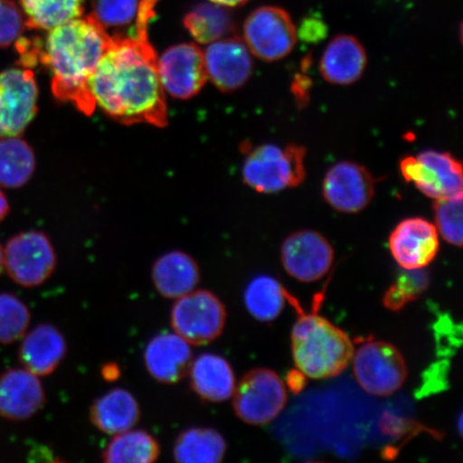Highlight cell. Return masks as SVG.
Segmentation results:
<instances>
[{"mask_svg":"<svg viewBox=\"0 0 463 463\" xmlns=\"http://www.w3.org/2000/svg\"><path fill=\"white\" fill-rule=\"evenodd\" d=\"M46 402L39 376L27 369H9L0 374V418L24 421L42 411Z\"/></svg>","mask_w":463,"mask_h":463,"instance_id":"cell-17","label":"cell"},{"mask_svg":"<svg viewBox=\"0 0 463 463\" xmlns=\"http://www.w3.org/2000/svg\"><path fill=\"white\" fill-rule=\"evenodd\" d=\"M141 0H92L91 17L108 31L131 24L137 19Z\"/></svg>","mask_w":463,"mask_h":463,"instance_id":"cell-32","label":"cell"},{"mask_svg":"<svg viewBox=\"0 0 463 463\" xmlns=\"http://www.w3.org/2000/svg\"><path fill=\"white\" fill-rule=\"evenodd\" d=\"M353 372L364 392L390 396L401 390L408 378L407 363L396 346L385 341H368L352 357Z\"/></svg>","mask_w":463,"mask_h":463,"instance_id":"cell-7","label":"cell"},{"mask_svg":"<svg viewBox=\"0 0 463 463\" xmlns=\"http://www.w3.org/2000/svg\"><path fill=\"white\" fill-rule=\"evenodd\" d=\"M57 265L55 249L43 232H22L11 237L4 248V266L16 285L36 288L53 275Z\"/></svg>","mask_w":463,"mask_h":463,"instance_id":"cell-8","label":"cell"},{"mask_svg":"<svg viewBox=\"0 0 463 463\" xmlns=\"http://www.w3.org/2000/svg\"><path fill=\"white\" fill-rule=\"evenodd\" d=\"M4 269V248L0 245V275L3 274Z\"/></svg>","mask_w":463,"mask_h":463,"instance_id":"cell-40","label":"cell"},{"mask_svg":"<svg viewBox=\"0 0 463 463\" xmlns=\"http://www.w3.org/2000/svg\"><path fill=\"white\" fill-rule=\"evenodd\" d=\"M152 279L161 297L177 299L198 287L201 271L199 264L188 253L173 250L156 260Z\"/></svg>","mask_w":463,"mask_h":463,"instance_id":"cell-22","label":"cell"},{"mask_svg":"<svg viewBox=\"0 0 463 463\" xmlns=\"http://www.w3.org/2000/svg\"><path fill=\"white\" fill-rule=\"evenodd\" d=\"M85 0H20L28 29L51 31L84 14Z\"/></svg>","mask_w":463,"mask_h":463,"instance_id":"cell-28","label":"cell"},{"mask_svg":"<svg viewBox=\"0 0 463 463\" xmlns=\"http://www.w3.org/2000/svg\"><path fill=\"white\" fill-rule=\"evenodd\" d=\"M34 169L36 157L31 145L17 137H0V186L23 187Z\"/></svg>","mask_w":463,"mask_h":463,"instance_id":"cell-27","label":"cell"},{"mask_svg":"<svg viewBox=\"0 0 463 463\" xmlns=\"http://www.w3.org/2000/svg\"><path fill=\"white\" fill-rule=\"evenodd\" d=\"M112 40L90 15L49 31L40 62L50 69L52 92L57 100L72 103L85 115L95 111L90 80Z\"/></svg>","mask_w":463,"mask_h":463,"instance_id":"cell-2","label":"cell"},{"mask_svg":"<svg viewBox=\"0 0 463 463\" xmlns=\"http://www.w3.org/2000/svg\"><path fill=\"white\" fill-rule=\"evenodd\" d=\"M374 194L373 174L356 162H338L323 179V198L339 213H361L372 203Z\"/></svg>","mask_w":463,"mask_h":463,"instance_id":"cell-13","label":"cell"},{"mask_svg":"<svg viewBox=\"0 0 463 463\" xmlns=\"http://www.w3.org/2000/svg\"><path fill=\"white\" fill-rule=\"evenodd\" d=\"M90 419L98 430L114 436L136 427L141 419V408L129 391L114 389L96 399Z\"/></svg>","mask_w":463,"mask_h":463,"instance_id":"cell-23","label":"cell"},{"mask_svg":"<svg viewBox=\"0 0 463 463\" xmlns=\"http://www.w3.org/2000/svg\"><path fill=\"white\" fill-rule=\"evenodd\" d=\"M232 397L237 418L253 426L269 424L288 402L286 385L280 376L265 368L250 370L242 376Z\"/></svg>","mask_w":463,"mask_h":463,"instance_id":"cell-6","label":"cell"},{"mask_svg":"<svg viewBox=\"0 0 463 463\" xmlns=\"http://www.w3.org/2000/svg\"><path fill=\"white\" fill-rule=\"evenodd\" d=\"M27 29L24 14L14 0H0V48L14 44Z\"/></svg>","mask_w":463,"mask_h":463,"instance_id":"cell-34","label":"cell"},{"mask_svg":"<svg viewBox=\"0 0 463 463\" xmlns=\"http://www.w3.org/2000/svg\"><path fill=\"white\" fill-rule=\"evenodd\" d=\"M298 309L291 341L294 363L299 373L311 379L337 376L347 367L354 354L352 340L340 328L318 315H306Z\"/></svg>","mask_w":463,"mask_h":463,"instance_id":"cell-3","label":"cell"},{"mask_svg":"<svg viewBox=\"0 0 463 463\" xmlns=\"http://www.w3.org/2000/svg\"><path fill=\"white\" fill-rule=\"evenodd\" d=\"M463 194H456L447 199L434 200V218L439 235L449 244L462 247V210Z\"/></svg>","mask_w":463,"mask_h":463,"instance_id":"cell-31","label":"cell"},{"mask_svg":"<svg viewBox=\"0 0 463 463\" xmlns=\"http://www.w3.org/2000/svg\"><path fill=\"white\" fill-rule=\"evenodd\" d=\"M184 26L196 43L210 44L235 31L233 16L224 5L201 3L184 15Z\"/></svg>","mask_w":463,"mask_h":463,"instance_id":"cell-26","label":"cell"},{"mask_svg":"<svg viewBox=\"0 0 463 463\" xmlns=\"http://www.w3.org/2000/svg\"><path fill=\"white\" fill-rule=\"evenodd\" d=\"M162 87L177 99H190L199 94L207 80L204 53L198 45L171 46L158 58Z\"/></svg>","mask_w":463,"mask_h":463,"instance_id":"cell-14","label":"cell"},{"mask_svg":"<svg viewBox=\"0 0 463 463\" xmlns=\"http://www.w3.org/2000/svg\"><path fill=\"white\" fill-rule=\"evenodd\" d=\"M288 294L286 288L274 278L259 276L246 288V308L249 314L260 322L273 321L285 308Z\"/></svg>","mask_w":463,"mask_h":463,"instance_id":"cell-29","label":"cell"},{"mask_svg":"<svg viewBox=\"0 0 463 463\" xmlns=\"http://www.w3.org/2000/svg\"><path fill=\"white\" fill-rule=\"evenodd\" d=\"M399 169L404 181L413 184L428 198L447 199L462 194V165L449 153L428 149L418 156H407Z\"/></svg>","mask_w":463,"mask_h":463,"instance_id":"cell-10","label":"cell"},{"mask_svg":"<svg viewBox=\"0 0 463 463\" xmlns=\"http://www.w3.org/2000/svg\"><path fill=\"white\" fill-rule=\"evenodd\" d=\"M38 85L29 69L0 72V137H19L38 111Z\"/></svg>","mask_w":463,"mask_h":463,"instance_id":"cell-11","label":"cell"},{"mask_svg":"<svg viewBox=\"0 0 463 463\" xmlns=\"http://www.w3.org/2000/svg\"><path fill=\"white\" fill-rule=\"evenodd\" d=\"M31 311L22 299L10 293H0V345L21 340L31 324Z\"/></svg>","mask_w":463,"mask_h":463,"instance_id":"cell-30","label":"cell"},{"mask_svg":"<svg viewBox=\"0 0 463 463\" xmlns=\"http://www.w3.org/2000/svg\"><path fill=\"white\" fill-rule=\"evenodd\" d=\"M281 262L287 273L295 279L315 282L332 269L334 249L331 242L317 231H297L283 241Z\"/></svg>","mask_w":463,"mask_h":463,"instance_id":"cell-12","label":"cell"},{"mask_svg":"<svg viewBox=\"0 0 463 463\" xmlns=\"http://www.w3.org/2000/svg\"><path fill=\"white\" fill-rule=\"evenodd\" d=\"M193 360L191 345L174 332L155 335L144 351L147 373L164 384H174L183 380L188 374Z\"/></svg>","mask_w":463,"mask_h":463,"instance_id":"cell-18","label":"cell"},{"mask_svg":"<svg viewBox=\"0 0 463 463\" xmlns=\"http://www.w3.org/2000/svg\"><path fill=\"white\" fill-rule=\"evenodd\" d=\"M210 2L224 5L227 8H234L247 4L249 0H210Z\"/></svg>","mask_w":463,"mask_h":463,"instance_id":"cell-39","label":"cell"},{"mask_svg":"<svg viewBox=\"0 0 463 463\" xmlns=\"http://www.w3.org/2000/svg\"><path fill=\"white\" fill-rule=\"evenodd\" d=\"M175 300L171 311L174 333L191 345H206L222 335L228 315L217 295L195 288Z\"/></svg>","mask_w":463,"mask_h":463,"instance_id":"cell-5","label":"cell"},{"mask_svg":"<svg viewBox=\"0 0 463 463\" xmlns=\"http://www.w3.org/2000/svg\"><path fill=\"white\" fill-rule=\"evenodd\" d=\"M326 26L323 22L317 19H307L300 26L298 34L303 42L315 43L326 37Z\"/></svg>","mask_w":463,"mask_h":463,"instance_id":"cell-36","label":"cell"},{"mask_svg":"<svg viewBox=\"0 0 463 463\" xmlns=\"http://www.w3.org/2000/svg\"><path fill=\"white\" fill-rule=\"evenodd\" d=\"M398 277L393 285L387 289L383 303L387 309L398 311L405 305L413 302L425 291L428 286V276L420 269L408 270Z\"/></svg>","mask_w":463,"mask_h":463,"instance_id":"cell-33","label":"cell"},{"mask_svg":"<svg viewBox=\"0 0 463 463\" xmlns=\"http://www.w3.org/2000/svg\"><path fill=\"white\" fill-rule=\"evenodd\" d=\"M9 211V202L7 198H5L3 191L0 190V222H2L3 220L7 217Z\"/></svg>","mask_w":463,"mask_h":463,"instance_id":"cell-38","label":"cell"},{"mask_svg":"<svg viewBox=\"0 0 463 463\" xmlns=\"http://www.w3.org/2000/svg\"><path fill=\"white\" fill-rule=\"evenodd\" d=\"M227 453V442L213 428H189L174 443V459L182 463H219Z\"/></svg>","mask_w":463,"mask_h":463,"instance_id":"cell-24","label":"cell"},{"mask_svg":"<svg viewBox=\"0 0 463 463\" xmlns=\"http://www.w3.org/2000/svg\"><path fill=\"white\" fill-rule=\"evenodd\" d=\"M159 456L158 439L148 431L135 428L114 434L102 451V460L107 463H152Z\"/></svg>","mask_w":463,"mask_h":463,"instance_id":"cell-25","label":"cell"},{"mask_svg":"<svg viewBox=\"0 0 463 463\" xmlns=\"http://www.w3.org/2000/svg\"><path fill=\"white\" fill-rule=\"evenodd\" d=\"M367 52L354 36L339 34L326 46L320 61V72L327 83L352 85L366 71Z\"/></svg>","mask_w":463,"mask_h":463,"instance_id":"cell-19","label":"cell"},{"mask_svg":"<svg viewBox=\"0 0 463 463\" xmlns=\"http://www.w3.org/2000/svg\"><path fill=\"white\" fill-rule=\"evenodd\" d=\"M67 354L63 335L52 324H39L23 335L19 350L23 367L38 376L53 373Z\"/></svg>","mask_w":463,"mask_h":463,"instance_id":"cell-20","label":"cell"},{"mask_svg":"<svg viewBox=\"0 0 463 463\" xmlns=\"http://www.w3.org/2000/svg\"><path fill=\"white\" fill-rule=\"evenodd\" d=\"M207 79L222 92L244 87L253 72L251 52L244 40L222 38L210 43L204 52Z\"/></svg>","mask_w":463,"mask_h":463,"instance_id":"cell-15","label":"cell"},{"mask_svg":"<svg viewBox=\"0 0 463 463\" xmlns=\"http://www.w3.org/2000/svg\"><path fill=\"white\" fill-rule=\"evenodd\" d=\"M242 33L251 54L266 62L283 60L298 43V29L291 15L276 5L254 10L247 17Z\"/></svg>","mask_w":463,"mask_h":463,"instance_id":"cell-9","label":"cell"},{"mask_svg":"<svg viewBox=\"0 0 463 463\" xmlns=\"http://www.w3.org/2000/svg\"><path fill=\"white\" fill-rule=\"evenodd\" d=\"M190 384L202 401L219 403L233 396L236 379L233 368L224 357L204 353L193 360Z\"/></svg>","mask_w":463,"mask_h":463,"instance_id":"cell-21","label":"cell"},{"mask_svg":"<svg viewBox=\"0 0 463 463\" xmlns=\"http://www.w3.org/2000/svg\"><path fill=\"white\" fill-rule=\"evenodd\" d=\"M389 246L392 258L403 269H425L439 253V232L426 219H405L392 232Z\"/></svg>","mask_w":463,"mask_h":463,"instance_id":"cell-16","label":"cell"},{"mask_svg":"<svg viewBox=\"0 0 463 463\" xmlns=\"http://www.w3.org/2000/svg\"><path fill=\"white\" fill-rule=\"evenodd\" d=\"M101 375L107 382L118 381L121 375L120 367L116 363H108L101 368Z\"/></svg>","mask_w":463,"mask_h":463,"instance_id":"cell-37","label":"cell"},{"mask_svg":"<svg viewBox=\"0 0 463 463\" xmlns=\"http://www.w3.org/2000/svg\"><path fill=\"white\" fill-rule=\"evenodd\" d=\"M306 148L297 144L260 145L248 155L242 179L248 187L264 194L298 187L306 178Z\"/></svg>","mask_w":463,"mask_h":463,"instance_id":"cell-4","label":"cell"},{"mask_svg":"<svg viewBox=\"0 0 463 463\" xmlns=\"http://www.w3.org/2000/svg\"><path fill=\"white\" fill-rule=\"evenodd\" d=\"M158 0H141L135 37L113 36L90 80L96 107L124 125H167L165 91L148 24Z\"/></svg>","mask_w":463,"mask_h":463,"instance_id":"cell-1","label":"cell"},{"mask_svg":"<svg viewBox=\"0 0 463 463\" xmlns=\"http://www.w3.org/2000/svg\"><path fill=\"white\" fill-rule=\"evenodd\" d=\"M312 82L308 75L304 72L295 75L291 84V91L299 109L305 108L309 103Z\"/></svg>","mask_w":463,"mask_h":463,"instance_id":"cell-35","label":"cell"}]
</instances>
